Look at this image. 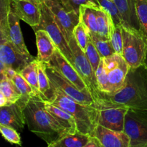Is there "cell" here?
I'll return each mask as SVG.
<instances>
[{
    "label": "cell",
    "instance_id": "obj_17",
    "mask_svg": "<svg viewBox=\"0 0 147 147\" xmlns=\"http://www.w3.org/2000/svg\"><path fill=\"white\" fill-rule=\"evenodd\" d=\"M113 1L120 13L122 27L131 31L141 32L135 0H114Z\"/></svg>",
    "mask_w": 147,
    "mask_h": 147
},
{
    "label": "cell",
    "instance_id": "obj_9",
    "mask_svg": "<svg viewBox=\"0 0 147 147\" xmlns=\"http://www.w3.org/2000/svg\"><path fill=\"white\" fill-rule=\"evenodd\" d=\"M68 44L73 55L75 68L78 72L85 83L87 84L90 93L93 95V97L94 98H98L99 90L96 74L91 64L85 54V52H83L79 47L74 36H73L69 40Z\"/></svg>",
    "mask_w": 147,
    "mask_h": 147
},
{
    "label": "cell",
    "instance_id": "obj_28",
    "mask_svg": "<svg viewBox=\"0 0 147 147\" xmlns=\"http://www.w3.org/2000/svg\"><path fill=\"white\" fill-rule=\"evenodd\" d=\"M90 40L97 49L101 58L109 57L116 54L111 40H104L98 35V34L88 33Z\"/></svg>",
    "mask_w": 147,
    "mask_h": 147
},
{
    "label": "cell",
    "instance_id": "obj_19",
    "mask_svg": "<svg viewBox=\"0 0 147 147\" xmlns=\"http://www.w3.org/2000/svg\"><path fill=\"white\" fill-rule=\"evenodd\" d=\"M35 35L37 47V58L40 61L47 63L57 50V46L45 30H37Z\"/></svg>",
    "mask_w": 147,
    "mask_h": 147
},
{
    "label": "cell",
    "instance_id": "obj_29",
    "mask_svg": "<svg viewBox=\"0 0 147 147\" xmlns=\"http://www.w3.org/2000/svg\"><path fill=\"white\" fill-rule=\"evenodd\" d=\"M136 9L140 24L141 33L147 41V1L135 0Z\"/></svg>",
    "mask_w": 147,
    "mask_h": 147
},
{
    "label": "cell",
    "instance_id": "obj_7",
    "mask_svg": "<svg viewBox=\"0 0 147 147\" xmlns=\"http://www.w3.org/2000/svg\"><path fill=\"white\" fill-rule=\"evenodd\" d=\"M123 131L130 139V147H147V110L129 109Z\"/></svg>",
    "mask_w": 147,
    "mask_h": 147
},
{
    "label": "cell",
    "instance_id": "obj_11",
    "mask_svg": "<svg viewBox=\"0 0 147 147\" xmlns=\"http://www.w3.org/2000/svg\"><path fill=\"white\" fill-rule=\"evenodd\" d=\"M103 59L107 72L109 93H115L123 86L130 66L121 55L116 53Z\"/></svg>",
    "mask_w": 147,
    "mask_h": 147
},
{
    "label": "cell",
    "instance_id": "obj_31",
    "mask_svg": "<svg viewBox=\"0 0 147 147\" xmlns=\"http://www.w3.org/2000/svg\"><path fill=\"white\" fill-rule=\"evenodd\" d=\"M95 74H96V80H97L99 93H109V83H108L107 72H106V65H105L103 58H101L100 60V63L98 67V69L95 72Z\"/></svg>",
    "mask_w": 147,
    "mask_h": 147
},
{
    "label": "cell",
    "instance_id": "obj_22",
    "mask_svg": "<svg viewBox=\"0 0 147 147\" xmlns=\"http://www.w3.org/2000/svg\"><path fill=\"white\" fill-rule=\"evenodd\" d=\"M96 20H97V34L104 40H111L112 30L114 24L111 16L103 8L96 9Z\"/></svg>",
    "mask_w": 147,
    "mask_h": 147
},
{
    "label": "cell",
    "instance_id": "obj_16",
    "mask_svg": "<svg viewBox=\"0 0 147 147\" xmlns=\"http://www.w3.org/2000/svg\"><path fill=\"white\" fill-rule=\"evenodd\" d=\"M92 136L97 138L103 147H130V139L124 131H115L98 125Z\"/></svg>",
    "mask_w": 147,
    "mask_h": 147
},
{
    "label": "cell",
    "instance_id": "obj_43",
    "mask_svg": "<svg viewBox=\"0 0 147 147\" xmlns=\"http://www.w3.org/2000/svg\"><path fill=\"white\" fill-rule=\"evenodd\" d=\"M146 1H147V0H146Z\"/></svg>",
    "mask_w": 147,
    "mask_h": 147
},
{
    "label": "cell",
    "instance_id": "obj_8",
    "mask_svg": "<svg viewBox=\"0 0 147 147\" xmlns=\"http://www.w3.org/2000/svg\"><path fill=\"white\" fill-rule=\"evenodd\" d=\"M35 59L33 56H27L18 51L11 43L9 37L0 36V73L7 69H11L20 73Z\"/></svg>",
    "mask_w": 147,
    "mask_h": 147
},
{
    "label": "cell",
    "instance_id": "obj_10",
    "mask_svg": "<svg viewBox=\"0 0 147 147\" xmlns=\"http://www.w3.org/2000/svg\"><path fill=\"white\" fill-rule=\"evenodd\" d=\"M45 64L46 72L51 83L64 94L81 104L92 106L94 103V98L90 90H80L56 69L47 63H45Z\"/></svg>",
    "mask_w": 147,
    "mask_h": 147
},
{
    "label": "cell",
    "instance_id": "obj_12",
    "mask_svg": "<svg viewBox=\"0 0 147 147\" xmlns=\"http://www.w3.org/2000/svg\"><path fill=\"white\" fill-rule=\"evenodd\" d=\"M53 13L56 22L60 27L67 42L73 36L74 29L80 23V14L67 11L61 4L52 0H43Z\"/></svg>",
    "mask_w": 147,
    "mask_h": 147
},
{
    "label": "cell",
    "instance_id": "obj_18",
    "mask_svg": "<svg viewBox=\"0 0 147 147\" xmlns=\"http://www.w3.org/2000/svg\"><path fill=\"white\" fill-rule=\"evenodd\" d=\"M20 17L10 9L8 14V27L9 38L13 45L18 51L27 56H31L24 43L20 24Z\"/></svg>",
    "mask_w": 147,
    "mask_h": 147
},
{
    "label": "cell",
    "instance_id": "obj_15",
    "mask_svg": "<svg viewBox=\"0 0 147 147\" xmlns=\"http://www.w3.org/2000/svg\"><path fill=\"white\" fill-rule=\"evenodd\" d=\"M25 103L19 100L17 103L0 107V124L21 131L26 124L24 109Z\"/></svg>",
    "mask_w": 147,
    "mask_h": 147
},
{
    "label": "cell",
    "instance_id": "obj_6",
    "mask_svg": "<svg viewBox=\"0 0 147 147\" xmlns=\"http://www.w3.org/2000/svg\"><path fill=\"white\" fill-rule=\"evenodd\" d=\"M34 32L39 30H44L47 32L57 46V49L64 55L67 60L74 67V59L68 42L66 40L63 32L56 22L53 13L50 11L44 1L41 4V22L40 25L33 29Z\"/></svg>",
    "mask_w": 147,
    "mask_h": 147
},
{
    "label": "cell",
    "instance_id": "obj_21",
    "mask_svg": "<svg viewBox=\"0 0 147 147\" xmlns=\"http://www.w3.org/2000/svg\"><path fill=\"white\" fill-rule=\"evenodd\" d=\"M38 84L39 97L44 101L51 102L54 99V90L52 86L49 76L46 72L45 64L44 62L39 60L38 63Z\"/></svg>",
    "mask_w": 147,
    "mask_h": 147
},
{
    "label": "cell",
    "instance_id": "obj_24",
    "mask_svg": "<svg viewBox=\"0 0 147 147\" xmlns=\"http://www.w3.org/2000/svg\"><path fill=\"white\" fill-rule=\"evenodd\" d=\"M3 75L7 76L14 82L17 88L21 92L22 98H30L36 96L28 82L19 72L11 70V69H7L5 71L1 73V76H3Z\"/></svg>",
    "mask_w": 147,
    "mask_h": 147
},
{
    "label": "cell",
    "instance_id": "obj_26",
    "mask_svg": "<svg viewBox=\"0 0 147 147\" xmlns=\"http://www.w3.org/2000/svg\"><path fill=\"white\" fill-rule=\"evenodd\" d=\"M96 9L88 6H81L80 8V22L87 29L88 33L92 34H97Z\"/></svg>",
    "mask_w": 147,
    "mask_h": 147
},
{
    "label": "cell",
    "instance_id": "obj_33",
    "mask_svg": "<svg viewBox=\"0 0 147 147\" xmlns=\"http://www.w3.org/2000/svg\"><path fill=\"white\" fill-rule=\"evenodd\" d=\"M73 36H74L78 45L81 48V50L83 52L86 51L89 40H90V37H89L87 29L84 27V25L82 23L80 22L75 27Z\"/></svg>",
    "mask_w": 147,
    "mask_h": 147
},
{
    "label": "cell",
    "instance_id": "obj_38",
    "mask_svg": "<svg viewBox=\"0 0 147 147\" xmlns=\"http://www.w3.org/2000/svg\"><path fill=\"white\" fill-rule=\"evenodd\" d=\"M25 1H32V2L37 3V4H42L43 2V0H25Z\"/></svg>",
    "mask_w": 147,
    "mask_h": 147
},
{
    "label": "cell",
    "instance_id": "obj_34",
    "mask_svg": "<svg viewBox=\"0 0 147 147\" xmlns=\"http://www.w3.org/2000/svg\"><path fill=\"white\" fill-rule=\"evenodd\" d=\"M0 131L3 138L9 143L22 146L21 137L16 129L5 125L0 124Z\"/></svg>",
    "mask_w": 147,
    "mask_h": 147
},
{
    "label": "cell",
    "instance_id": "obj_14",
    "mask_svg": "<svg viewBox=\"0 0 147 147\" xmlns=\"http://www.w3.org/2000/svg\"><path fill=\"white\" fill-rule=\"evenodd\" d=\"M11 8L20 20L32 27H38L41 22V4L25 1L11 0Z\"/></svg>",
    "mask_w": 147,
    "mask_h": 147
},
{
    "label": "cell",
    "instance_id": "obj_30",
    "mask_svg": "<svg viewBox=\"0 0 147 147\" xmlns=\"http://www.w3.org/2000/svg\"><path fill=\"white\" fill-rule=\"evenodd\" d=\"M62 5L67 11H73L80 14V8L81 6L100 8L97 0H62Z\"/></svg>",
    "mask_w": 147,
    "mask_h": 147
},
{
    "label": "cell",
    "instance_id": "obj_23",
    "mask_svg": "<svg viewBox=\"0 0 147 147\" xmlns=\"http://www.w3.org/2000/svg\"><path fill=\"white\" fill-rule=\"evenodd\" d=\"M0 93L7 99L9 105L15 103L22 98L21 92L19 90L14 82L7 76H1Z\"/></svg>",
    "mask_w": 147,
    "mask_h": 147
},
{
    "label": "cell",
    "instance_id": "obj_5",
    "mask_svg": "<svg viewBox=\"0 0 147 147\" xmlns=\"http://www.w3.org/2000/svg\"><path fill=\"white\" fill-rule=\"evenodd\" d=\"M123 53L122 57L130 67H137L144 63L147 51V41L143 34L122 27Z\"/></svg>",
    "mask_w": 147,
    "mask_h": 147
},
{
    "label": "cell",
    "instance_id": "obj_4",
    "mask_svg": "<svg viewBox=\"0 0 147 147\" xmlns=\"http://www.w3.org/2000/svg\"><path fill=\"white\" fill-rule=\"evenodd\" d=\"M92 106L98 111V124L115 131H123L129 108L100 97L94 98Z\"/></svg>",
    "mask_w": 147,
    "mask_h": 147
},
{
    "label": "cell",
    "instance_id": "obj_3",
    "mask_svg": "<svg viewBox=\"0 0 147 147\" xmlns=\"http://www.w3.org/2000/svg\"><path fill=\"white\" fill-rule=\"evenodd\" d=\"M54 99L52 104L60 108L71 115L77 124L78 132L92 136L98 126V111L95 107L76 101L63 93L52 83Z\"/></svg>",
    "mask_w": 147,
    "mask_h": 147
},
{
    "label": "cell",
    "instance_id": "obj_39",
    "mask_svg": "<svg viewBox=\"0 0 147 147\" xmlns=\"http://www.w3.org/2000/svg\"><path fill=\"white\" fill-rule=\"evenodd\" d=\"M144 64H145L147 66V51H146V57H145L144 63Z\"/></svg>",
    "mask_w": 147,
    "mask_h": 147
},
{
    "label": "cell",
    "instance_id": "obj_40",
    "mask_svg": "<svg viewBox=\"0 0 147 147\" xmlns=\"http://www.w3.org/2000/svg\"><path fill=\"white\" fill-rule=\"evenodd\" d=\"M52 1H56V2H58V3H60V4H62V0H52Z\"/></svg>",
    "mask_w": 147,
    "mask_h": 147
},
{
    "label": "cell",
    "instance_id": "obj_35",
    "mask_svg": "<svg viewBox=\"0 0 147 147\" xmlns=\"http://www.w3.org/2000/svg\"><path fill=\"white\" fill-rule=\"evenodd\" d=\"M85 54H86V57H87L89 62L91 64L93 70L96 72L100 63L101 57H100V54L98 52L97 49H96V47L93 45V42L91 41L90 38L89 40L87 48H86V51H85Z\"/></svg>",
    "mask_w": 147,
    "mask_h": 147
},
{
    "label": "cell",
    "instance_id": "obj_36",
    "mask_svg": "<svg viewBox=\"0 0 147 147\" xmlns=\"http://www.w3.org/2000/svg\"><path fill=\"white\" fill-rule=\"evenodd\" d=\"M113 49L116 54L122 55L123 53V34H122V26L113 27L111 37Z\"/></svg>",
    "mask_w": 147,
    "mask_h": 147
},
{
    "label": "cell",
    "instance_id": "obj_32",
    "mask_svg": "<svg viewBox=\"0 0 147 147\" xmlns=\"http://www.w3.org/2000/svg\"><path fill=\"white\" fill-rule=\"evenodd\" d=\"M97 1L101 8L110 14L115 26H122L120 13L114 1L110 0H97Z\"/></svg>",
    "mask_w": 147,
    "mask_h": 147
},
{
    "label": "cell",
    "instance_id": "obj_25",
    "mask_svg": "<svg viewBox=\"0 0 147 147\" xmlns=\"http://www.w3.org/2000/svg\"><path fill=\"white\" fill-rule=\"evenodd\" d=\"M91 136L76 132L67 134L53 144L54 147H84L90 141Z\"/></svg>",
    "mask_w": 147,
    "mask_h": 147
},
{
    "label": "cell",
    "instance_id": "obj_13",
    "mask_svg": "<svg viewBox=\"0 0 147 147\" xmlns=\"http://www.w3.org/2000/svg\"><path fill=\"white\" fill-rule=\"evenodd\" d=\"M47 64L56 69L80 90H90L77 70L57 48Z\"/></svg>",
    "mask_w": 147,
    "mask_h": 147
},
{
    "label": "cell",
    "instance_id": "obj_20",
    "mask_svg": "<svg viewBox=\"0 0 147 147\" xmlns=\"http://www.w3.org/2000/svg\"><path fill=\"white\" fill-rule=\"evenodd\" d=\"M45 109L48 111L57 123L65 129L67 133L72 134L78 132L77 124L71 115L50 102L45 101Z\"/></svg>",
    "mask_w": 147,
    "mask_h": 147
},
{
    "label": "cell",
    "instance_id": "obj_41",
    "mask_svg": "<svg viewBox=\"0 0 147 147\" xmlns=\"http://www.w3.org/2000/svg\"><path fill=\"white\" fill-rule=\"evenodd\" d=\"M47 147H54V145H53V144L47 145Z\"/></svg>",
    "mask_w": 147,
    "mask_h": 147
},
{
    "label": "cell",
    "instance_id": "obj_1",
    "mask_svg": "<svg viewBox=\"0 0 147 147\" xmlns=\"http://www.w3.org/2000/svg\"><path fill=\"white\" fill-rule=\"evenodd\" d=\"M98 97L129 109L147 110V66L130 67L123 86L113 93H100Z\"/></svg>",
    "mask_w": 147,
    "mask_h": 147
},
{
    "label": "cell",
    "instance_id": "obj_42",
    "mask_svg": "<svg viewBox=\"0 0 147 147\" xmlns=\"http://www.w3.org/2000/svg\"><path fill=\"white\" fill-rule=\"evenodd\" d=\"M110 1H114V0H110Z\"/></svg>",
    "mask_w": 147,
    "mask_h": 147
},
{
    "label": "cell",
    "instance_id": "obj_27",
    "mask_svg": "<svg viewBox=\"0 0 147 147\" xmlns=\"http://www.w3.org/2000/svg\"><path fill=\"white\" fill-rule=\"evenodd\" d=\"M38 63L39 60L36 58L20 72V74L28 82L37 96H39L40 94L38 84Z\"/></svg>",
    "mask_w": 147,
    "mask_h": 147
},
{
    "label": "cell",
    "instance_id": "obj_2",
    "mask_svg": "<svg viewBox=\"0 0 147 147\" xmlns=\"http://www.w3.org/2000/svg\"><path fill=\"white\" fill-rule=\"evenodd\" d=\"M24 113L29 130L47 145L53 144L63 136L70 134L55 120L45 109V101L39 96L30 98L24 107Z\"/></svg>",
    "mask_w": 147,
    "mask_h": 147
},
{
    "label": "cell",
    "instance_id": "obj_37",
    "mask_svg": "<svg viewBox=\"0 0 147 147\" xmlns=\"http://www.w3.org/2000/svg\"><path fill=\"white\" fill-rule=\"evenodd\" d=\"M84 147H103V146L97 138L91 136L89 142Z\"/></svg>",
    "mask_w": 147,
    "mask_h": 147
}]
</instances>
